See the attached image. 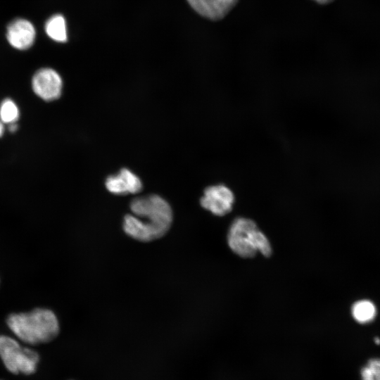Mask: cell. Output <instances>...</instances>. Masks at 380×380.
Returning <instances> with one entry per match:
<instances>
[{
	"label": "cell",
	"mask_w": 380,
	"mask_h": 380,
	"mask_svg": "<svg viewBox=\"0 0 380 380\" xmlns=\"http://www.w3.org/2000/svg\"><path fill=\"white\" fill-rule=\"evenodd\" d=\"M133 215H127L123 228L129 236L141 241H151L164 236L172 222L169 203L158 195L137 197L130 203Z\"/></svg>",
	"instance_id": "obj_1"
},
{
	"label": "cell",
	"mask_w": 380,
	"mask_h": 380,
	"mask_svg": "<svg viewBox=\"0 0 380 380\" xmlns=\"http://www.w3.org/2000/svg\"><path fill=\"white\" fill-rule=\"evenodd\" d=\"M5 132V124L0 120V137L4 135Z\"/></svg>",
	"instance_id": "obj_15"
},
{
	"label": "cell",
	"mask_w": 380,
	"mask_h": 380,
	"mask_svg": "<svg viewBox=\"0 0 380 380\" xmlns=\"http://www.w3.org/2000/svg\"><path fill=\"white\" fill-rule=\"evenodd\" d=\"M6 322L17 338L30 345L50 342L58 336L60 330L56 314L45 308L11 313L6 317Z\"/></svg>",
	"instance_id": "obj_2"
},
{
	"label": "cell",
	"mask_w": 380,
	"mask_h": 380,
	"mask_svg": "<svg viewBox=\"0 0 380 380\" xmlns=\"http://www.w3.org/2000/svg\"><path fill=\"white\" fill-rule=\"evenodd\" d=\"M374 341H375V343H376V344H380V339H379V338H376Z\"/></svg>",
	"instance_id": "obj_17"
},
{
	"label": "cell",
	"mask_w": 380,
	"mask_h": 380,
	"mask_svg": "<svg viewBox=\"0 0 380 380\" xmlns=\"http://www.w3.org/2000/svg\"><path fill=\"white\" fill-rule=\"evenodd\" d=\"M227 241L232 251L243 258L253 257L257 251L266 257L272 253L269 240L250 219H235L229 229Z\"/></svg>",
	"instance_id": "obj_3"
},
{
	"label": "cell",
	"mask_w": 380,
	"mask_h": 380,
	"mask_svg": "<svg viewBox=\"0 0 380 380\" xmlns=\"http://www.w3.org/2000/svg\"><path fill=\"white\" fill-rule=\"evenodd\" d=\"M44 29L47 36L56 42L63 43L68 39L65 19L61 14L51 16L46 22Z\"/></svg>",
	"instance_id": "obj_10"
},
{
	"label": "cell",
	"mask_w": 380,
	"mask_h": 380,
	"mask_svg": "<svg viewBox=\"0 0 380 380\" xmlns=\"http://www.w3.org/2000/svg\"><path fill=\"white\" fill-rule=\"evenodd\" d=\"M362 380H380V358H372L362 368Z\"/></svg>",
	"instance_id": "obj_13"
},
{
	"label": "cell",
	"mask_w": 380,
	"mask_h": 380,
	"mask_svg": "<svg viewBox=\"0 0 380 380\" xmlns=\"http://www.w3.org/2000/svg\"><path fill=\"white\" fill-rule=\"evenodd\" d=\"M0 357L11 373L31 374L35 372L39 360L34 350L22 346L15 338L0 335Z\"/></svg>",
	"instance_id": "obj_4"
},
{
	"label": "cell",
	"mask_w": 380,
	"mask_h": 380,
	"mask_svg": "<svg viewBox=\"0 0 380 380\" xmlns=\"http://www.w3.org/2000/svg\"><path fill=\"white\" fill-rule=\"evenodd\" d=\"M191 8L201 16L212 20L223 18L238 0H187Z\"/></svg>",
	"instance_id": "obj_9"
},
{
	"label": "cell",
	"mask_w": 380,
	"mask_h": 380,
	"mask_svg": "<svg viewBox=\"0 0 380 380\" xmlns=\"http://www.w3.org/2000/svg\"><path fill=\"white\" fill-rule=\"evenodd\" d=\"M18 128V125L17 122H13L8 125V129L10 132H15V131H17Z\"/></svg>",
	"instance_id": "obj_14"
},
{
	"label": "cell",
	"mask_w": 380,
	"mask_h": 380,
	"mask_svg": "<svg viewBox=\"0 0 380 380\" xmlns=\"http://www.w3.org/2000/svg\"><path fill=\"white\" fill-rule=\"evenodd\" d=\"M234 202L232 191L224 184L207 187L201 198V205L213 214L223 216L229 213Z\"/></svg>",
	"instance_id": "obj_6"
},
{
	"label": "cell",
	"mask_w": 380,
	"mask_h": 380,
	"mask_svg": "<svg viewBox=\"0 0 380 380\" xmlns=\"http://www.w3.org/2000/svg\"><path fill=\"white\" fill-rule=\"evenodd\" d=\"M33 92L45 101L58 99L63 90V80L59 73L51 68L39 69L31 82Z\"/></svg>",
	"instance_id": "obj_5"
},
{
	"label": "cell",
	"mask_w": 380,
	"mask_h": 380,
	"mask_svg": "<svg viewBox=\"0 0 380 380\" xmlns=\"http://www.w3.org/2000/svg\"><path fill=\"white\" fill-rule=\"evenodd\" d=\"M6 35L8 42L12 47L24 51L33 45L36 38V30L30 20L17 18L7 26Z\"/></svg>",
	"instance_id": "obj_7"
},
{
	"label": "cell",
	"mask_w": 380,
	"mask_h": 380,
	"mask_svg": "<svg viewBox=\"0 0 380 380\" xmlns=\"http://www.w3.org/2000/svg\"><path fill=\"white\" fill-rule=\"evenodd\" d=\"M20 116V110L16 103L11 99H4L0 103V120L8 125L17 122Z\"/></svg>",
	"instance_id": "obj_12"
},
{
	"label": "cell",
	"mask_w": 380,
	"mask_h": 380,
	"mask_svg": "<svg viewBox=\"0 0 380 380\" xmlns=\"http://www.w3.org/2000/svg\"><path fill=\"white\" fill-rule=\"evenodd\" d=\"M107 189L118 195L136 194L141 191V179L129 170L123 168L116 175L108 177L106 181Z\"/></svg>",
	"instance_id": "obj_8"
},
{
	"label": "cell",
	"mask_w": 380,
	"mask_h": 380,
	"mask_svg": "<svg viewBox=\"0 0 380 380\" xmlns=\"http://www.w3.org/2000/svg\"><path fill=\"white\" fill-rule=\"evenodd\" d=\"M314 1H315L317 3L321 4H329V3L331 2L334 0H314Z\"/></svg>",
	"instance_id": "obj_16"
},
{
	"label": "cell",
	"mask_w": 380,
	"mask_h": 380,
	"mask_svg": "<svg viewBox=\"0 0 380 380\" xmlns=\"http://www.w3.org/2000/svg\"><path fill=\"white\" fill-rule=\"evenodd\" d=\"M351 312L355 321L360 324H367L374 319L376 309L370 300H360L353 305Z\"/></svg>",
	"instance_id": "obj_11"
}]
</instances>
